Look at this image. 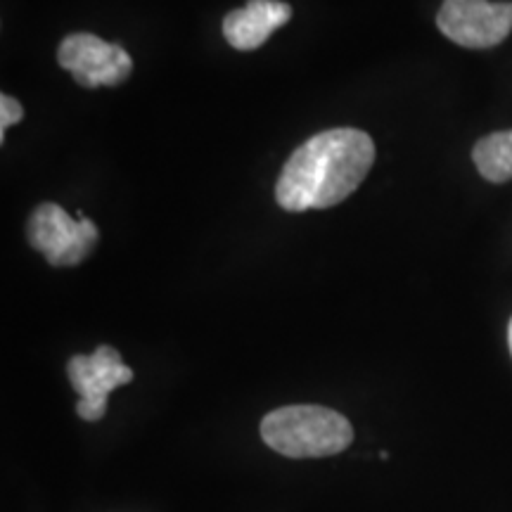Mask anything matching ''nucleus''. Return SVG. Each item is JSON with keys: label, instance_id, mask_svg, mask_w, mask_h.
<instances>
[{"label": "nucleus", "instance_id": "obj_1", "mask_svg": "<svg viewBox=\"0 0 512 512\" xmlns=\"http://www.w3.org/2000/svg\"><path fill=\"white\" fill-rule=\"evenodd\" d=\"M373 162L375 143L366 131H323L287 159L275 183V200L285 211L337 207L366 181Z\"/></svg>", "mask_w": 512, "mask_h": 512}, {"label": "nucleus", "instance_id": "obj_2", "mask_svg": "<svg viewBox=\"0 0 512 512\" xmlns=\"http://www.w3.org/2000/svg\"><path fill=\"white\" fill-rule=\"evenodd\" d=\"M261 439L285 458H328L349 448L354 427L332 408L285 406L261 420Z\"/></svg>", "mask_w": 512, "mask_h": 512}, {"label": "nucleus", "instance_id": "obj_3", "mask_svg": "<svg viewBox=\"0 0 512 512\" xmlns=\"http://www.w3.org/2000/svg\"><path fill=\"white\" fill-rule=\"evenodd\" d=\"M27 238L50 266H76L93 252L100 233L91 219L76 221L60 204L43 202L29 216Z\"/></svg>", "mask_w": 512, "mask_h": 512}, {"label": "nucleus", "instance_id": "obj_4", "mask_svg": "<svg viewBox=\"0 0 512 512\" xmlns=\"http://www.w3.org/2000/svg\"><path fill=\"white\" fill-rule=\"evenodd\" d=\"M437 27L448 41L463 48H494L512 31V3L444 0L437 15Z\"/></svg>", "mask_w": 512, "mask_h": 512}, {"label": "nucleus", "instance_id": "obj_5", "mask_svg": "<svg viewBox=\"0 0 512 512\" xmlns=\"http://www.w3.org/2000/svg\"><path fill=\"white\" fill-rule=\"evenodd\" d=\"M72 387L79 392L76 413L81 420L98 422L107 411V396L133 380V370L124 366L119 351L102 344L88 356H74L67 366Z\"/></svg>", "mask_w": 512, "mask_h": 512}, {"label": "nucleus", "instance_id": "obj_6", "mask_svg": "<svg viewBox=\"0 0 512 512\" xmlns=\"http://www.w3.org/2000/svg\"><path fill=\"white\" fill-rule=\"evenodd\" d=\"M57 62L83 88L117 86L131 76L133 60L117 43L102 41L93 34H72L60 43Z\"/></svg>", "mask_w": 512, "mask_h": 512}, {"label": "nucleus", "instance_id": "obj_7", "mask_svg": "<svg viewBox=\"0 0 512 512\" xmlns=\"http://www.w3.org/2000/svg\"><path fill=\"white\" fill-rule=\"evenodd\" d=\"M292 8L283 0H249L245 8L228 12L223 19V36L235 50H256L275 29L290 22Z\"/></svg>", "mask_w": 512, "mask_h": 512}, {"label": "nucleus", "instance_id": "obj_8", "mask_svg": "<svg viewBox=\"0 0 512 512\" xmlns=\"http://www.w3.org/2000/svg\"><path fill=\"white\" fill-rule=\"evenodd\" d=\"M472 162L486 181L505 183L512 178V131H498L479 140Z\"/></svg>", "mask_w": 512, "mask_h": 512}, {"label": "nucleus", "instance_id": "obj_9", "mask_svg": "<svg viewBox=\"0 0 512 512\" xmlns=\"http://www.w3.org/2000/svg\"><path fill=\"white\" fill-rule=\"evenodd\" d=\"M22 117V105L15 98H10L8 93H3V98H0V140H5V131L15 126L17 121H22Z\"/></svg>", "mask_w": 512, "mask_h": 512}, {"label": "nucleus", "instance_id": "obj_10", "mask_svg": "<svg viewBox=\"0 0 512 512\" xmlns=\"http://www.w3.org/2000/svg\"><path fill=\"white\" fill-rule=\"evenodd\" d=\"M508 344H510V354H512V320H510V325H508Z\"/></svg>", "mask_w": 512, "mask_h": 512}]
</instances>
